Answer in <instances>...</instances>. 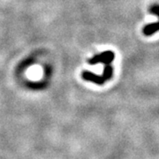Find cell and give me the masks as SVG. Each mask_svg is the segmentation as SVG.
<instances>
[{"label": "cell", "instance_id": "obj_4", "mask_svg": "<svg viewBox=\"0 0 159 159\" xmlns=\"http://www.w3.org/2000/svg\"><path fill=\"white\" fill-rule=\"evenodd\" d=\"M113 74V67L111 65H105L103 68V73H102V77L107 81L112 77Z\"/></svg>", "mask_w": 159, "mask_h": 159}, {"label": "cell", "instance_id": "obj_1", "mask_svg": "<svg viewBox=\"0 0 159 159\" xmlns=\"http://www.w3.org/2000/svg\"><path fill=\"white\" fill-rule=\"evenodd\" d=\"M115 58V54L113 51H103L101 54H97L96 56L89 58L88 63L89 65H97V64H104V65H110Z\"/></svg>", "mask_w": 159, "mask_h": 159}, {"label": "cell", "instance_id": "obj_3", "mask_svg": "<svg viewBox=\"0 0 159 159\" xmlns=\"http://www.w3.org/2000/svg\"><path fill=\"white\" fill-rule=\"evenodd\" d=\"M81 76L86 80L91 81V82H93L95 84H97V85H102L106 81L104 80V78L102 77V75H97V74H94L92 72H89V71H84V72H82Z\"/></svg>", "mask_w": 159, "mask_h": 159}, {"label": "cell", "instance_id": "obj_2", "mask_svg": "<svg viewBox=\"0 0 159 159\" xmlns=\"http://www.w3.org/2000/svg\"><path fill=\"white\" fill-rule=\"evenodd\" d=\"M148 11L152 14H155V15H157L159 18V5H153V6H150ZM159 30V21L157 22H154L150 23V24H148L146 25L143 29H142V32L143 34H145L146 36H149V35H152L155 33H157Z\"/></svg>", "mask_w": 159, "mask_h": 159}]
</instances>
